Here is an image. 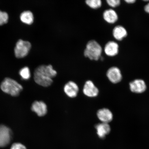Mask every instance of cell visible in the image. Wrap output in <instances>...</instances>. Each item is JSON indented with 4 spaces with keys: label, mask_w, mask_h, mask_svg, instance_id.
I'll return each mask as SVG.
<instances>
[{
    "label": "cell",
    "mask_w": 149,
    "mask_h": 149,
    "mask_svg": "<svg viewBox=\"0 0 149 149\" xmlns=\"http://www.w3.org/2000/svg\"><path fill=\"white\" fill-rule=\"evenodd\" d=\"M19 74L22 79L24 80L29 79L31 77V74L29 69L27 67L22 68L19 71Z\"/></svg>",
    "instance_id": "ac0fdd59"
},
{
    "label": "cell",
    "mask_w": 149,
    "mask_h": 149,
    "mask_svg": "<svg viewBox=\"0 0 149 149\" xmlns=\"http://www.w3.org/2000/svg\"><path fill=\"white\" fill-rule=\"evenodd\" d=\"M57 74V70L51 64L40 65L35 70L34 79L38 84L47 87L52 85L53 79Z\"/></svg>",
    "instance_id": "6da1fadb"
},
{
    "label": "cell",
    "mask_w": 149,
    "mask_h": 149,
    "mask_svg": "<svg viewBox=\"0 0 149 149\" xmlns=\"http://www.w3.org/2000/svg\"><path fill=\"white\" fill-rule=\"evenodd\" d=\"M10 149H27L23 145L19 143H15L12 145Z\"/></svg>",
    "instance_id": "44dd1931"
},
{
    "label": "cell",
    "mask_w": 149,
    "mask_h": 149,
    "mask_svg": "<svg viewBox=\"0 0 149 149\" xmlns=\"http://www.w3.org/2000/svg\"><path fill=\"white\" fill-rule=\"evenodd\" d=\"M83 92L86 96L90 97H96L99 94L98 88L90 80L86 82L84 85Z\"/></svg>",
    "instance_id": "52a82bcc"
},
{
    "label": "cell",
    "mask_w": 149,
    "mask_h": 149,
    "mask_svg": "<svg viewBox=\"0 0 149 149\" xmlns=\"http://www.w3.org/2000/svg\"><path fill=\"white\" fill-rule=\"evenodd\" d=\"M8 18V15L6 12L0 10V26L7 23Z\"/></svg>",
    "instance_id": "d6986e66"
},
{
    "label": "cell",
    "mask_w": 149,
    "mask_h": 149,
    "mask_svg": "<svg viewBox=\"0 0 149 149\" xmlns=\"http://www.w3.org/2000/svg\"><path fill=\"white\" fill-rule=\"evenodd\" d=\"M29 42L20 40L16 43L14 49L15 54L17 58H22L26 56L31 48Z\"/></svg>",
    "instance_id": "277c9868"
},
{
    "label": "cell",
    "mask_w": 149,
    "mask_h": 149,
    "mask_svg": "<svg viewBox=\"0 0 149 149\" xmlns=\"http://www.w3.org/2000/svg\"><path fill=\"white\" fill-rule=\"evenodd\" d=\"M130 87L132 92L138 94L144 92L147 88L145 81L141 79H136L132 81L130 83Z\"/></svg>",
    "instance_id": "9c48e42d"
},
{
    "label": "cell",
    "mask_w": 149,
    "mask_h": 149,
    "mask_svg": "<svg viewBox=\"0 0 149 149\" xmlns=\"http://www.w3.org/2000/svg\"><path fill=\"white\" fill-rule=\"evenodd\" d=\"M12 137L11 130L6 126L0 125V148L6 146L10 142Z\"/></svg>",
    "instance_id": "5b68a950"
},
{
    "label": "cell",
    "mask_w": 149,
    "mask_h": 149,
    "mask_svg": "<svg viewBox=\"0 0 149 149\" xmlns=\"http://www.w3.org/2000/svg\"><path fill=\"white\" fill-rule=\"evenodd\" d=\"M113 36L118 41L122 40L127 35V32L124 27L118 25L113 28L112 31Z\"/></svg>",
    "instance_id": "9a60e30c"
},
{
    "label": "cell",
    "mask_w": 149,
    "mask_h": 149,
    "mask_svg": "<svg viewBox=\"0 0 149 149\" xmlns=\"http://www.w3.org/2000/svg\"><path fill=\"white\" fill-rule=\"evenodd\" d=\"M144 10L145 12L149 14V3L145 5L144 7Z\"/></svg>",
    "instance_id": "7402d4cb"
},
{
    "label": "cell",
    "mask_w": 149,
    "mask_h": 149,
    "mask_svg": "<svg viewBox=\"0 0 149 149\" xmlns=\"http://www.w3.org/2000/svg\"><path fill=\"white\" fill-rule=\"evenodd\" d=\"M20 18L23 23L27 25H31L34 21V16L30 11H24L20 14Z\"/></svg>",
    "instance_id": "2e32d148"
},
{
    "label": "cell",
    "mask_w": 149,
    "mask_h": 149,
    "mask_svg": "<svg viewBox=\"0 0 149 149\" xmlns=\"http://www.w3.org/2000/svg\"><path fill=\"white\" fill-rule=\"evenodd\" d=\"M126 3H129V4H132L135 2L136 1L135 0H126L125 1Z\"/></svg>",
    "instance_id": "603a6c76"
},
{
    "label": "cell",
    "mask_w": 149,
    "mask_h": 149,
    "mask_svg": "<svg viewBox=\"0 0 149 149\" xmlns=\"http://www.w3.org/2000/svg\"><path fill=\"white\" fill-rule=\"evenodd\" d=\"M85 2L87 6L92 10H97L102 7V1L101 0H86Z\"/></svg>",
    "instance_id": "e0dca14e"
},
{
    "label": "cell",
    "mask_w": 149,
    "mask_h": 149,
    "mask_svg": "<svg viewBox=\"0 0 149 149\" xmlns=\"http://www.w3.org/2000/svg\"><path fill=\"white\" fill-rule=\"evenodd\" d=\"M119 48L118 45L116 42L109 41L105 44L103 51L107 56L113 57L118 54Z\"/></svg>",
    "instance_id": "ba28073f"
},
{
    "label": "cell",
    "mask_w": 149,
    "mask_h": 149,
    "mask_svg": "<svg viewBox=\"0 0 149 149\" xmlns=\"http://www.w3.org/2000/svg\"><path fill=\"white\" fill-rule=\"evenodd\" d=\"M64 90L67 96L69 97L73 98L77 96L79 92V88L75 82L70 81L65 85Z\"/></svg>",
    "instance_id": "30bf717a"
},
{
    "label": "cell",
    "mask_w": 149,
    "mask_h": 149,
    "mask_svg": "<svg viewBox=\"0 0 149 149\" xmlns=\"http://www.w3.org/2000/svg\"><path fill=\"white\" fill-rule=\"evenodd\" d=\"M103 49L101 44L95 40L87 42L83 52L84 56L91 61H98L102 56Z\"/></svg>",
    "instance_id": "7a4b0ae2"
},
{
    "label": "cell",
    "mask_w": 149,
    "mask_h": 149,
    "mask_svg": "<svg viewBox=\"0 0 149 149\" xmlns=\"http://www.w3.org/2000/svg\"><path fill=\"white\" fill-rule=\"evenodd\" d=\"M106 2L109 6L113 8L119 6L120 4V0H107Z\"/></svg>",
    "instance_id": "ffe728a7"
},
{
    "label": "cell",
    "mask_w": 149,
    "mask_h": 149,
    "mask_svg": "<svg viewBox=\"0 0 149 149\" xmlns=\"http://www.w3.org/2000/svg\"><path fill=\"white\" fill-rule=\"evenodd\" d=\"M106 74L109 81L113 84L120 82L122 79L121 71L117 67L113 66L109 68L107 70Z\"/></svg>",
    "instance_id": "8992f818"
},
{
    "label": "cell",
    "mask_w": 149,
    "mask_h": 149,
    "mask_svg": "<svg viewBox=\"0 0 149 149\" xmlns=\"http://www.w3.org/2000/svg\"><path fill=\"white\" fill-rule=\"evenodd\" d=\"M95 128L97 130V133L100 139L105 138L106 136L109 134L111 132L110 126L108 123H102L96 124Z\"/></svg>",
    "instance_id": "5bb4252c"
},
{
    "label": "cell",
    "mask_w": 149,
    "mask_h": 149,
    "mask_svg": "<svg viewBox=\"0 0 149 149\" xmlns=\"http://www.w3.org/2000/svg\"><path fill=\"white\" fill-rule=\"evenodd\" d=\"M1 88L3 92L13 96H17L23 90V87L15 80L6 78L2 82Z\"/></svg>",
    "instance_id": "3957f363"
},
{
    "label": "cell",
    "mask_w": 149,
    "mask_h": 149,
    "mask_svg": "<svg viewBox=\"0 0 149 149\" xmlns=\"http://www.w3.org/2000/svg\"><path fill=\"white\" fill-rule=\"evenodd\" d=\"M102 17L106 22L113 24L118 20V16L116 11L113 9H106L102 13Z\"/></svg>",
    "instance_id": "7c38bea8"
},
{
    "label": "cell",
    "mask_w": 149,
    "mask_h": 149,
    "mask_svg": "<svg viewBox=\"0 0 149 149\" xmlns=\"http://www.w3.org/2000/svg\"><path fill=\"white\" fill-rule=\"evenodd\" d=\"M31 109L40 117L44 116L47 112V108L43 102L35 101L33 102Z\"/></svg>",
    "instance_id": "8fae6325"
},
{
    "label": "cell",
    "mask_w": 149,
    "mask_h": 149,
    "mask_svg": "<svg viewBox=\"0 0 149 149\" xmlns=\"http://www.w3.org/2000/svg\"><path fill=\"white\" fill-rule=\"evenodd\" d=\"M99 120L102 123H109L113 119V114L111 111L107 108L100 109L97 113Z\"/></svg>",
    "instance_id": "4fadbf2b"
}]
</instances>
